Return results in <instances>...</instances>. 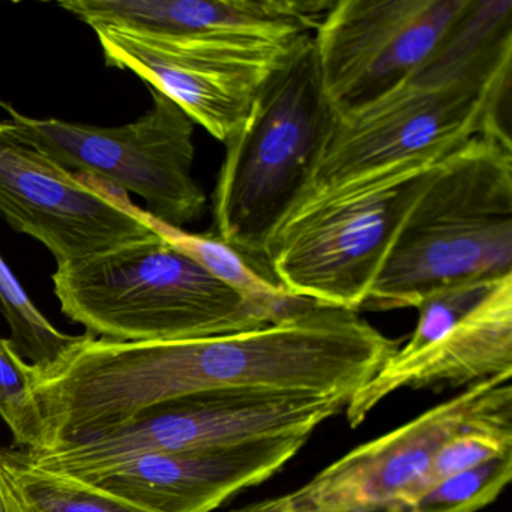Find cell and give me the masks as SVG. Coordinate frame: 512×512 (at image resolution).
Masks as SVG:
<instances>
[{
  "label": "cell",
  "instance_id": "6da1fadb",
  "mask_svg": "<svg viewBox=\"0 0 512 512\" xmlns=\"http://www.w3.org/2000/svg\"><path fill=\"white\" fill-rule=\"evenodd\" d=\"M397 341L356 311L313 304L253 331L175 341L80 340L37 380L50 437L65 443L119 427L152 404L209 391L352 398Z\"/></svg>",
  "mask_w": 512,
  "mask_h": 512
},
{
  "label": "cell",
  "instance_id": "7a4b0ae2",
  "mask_svg": "<svg viewBox=\"0 0 512 512\" xmlns=\"http://www.w3.org/2000/svg\"><path fill=\"white\" fill-rule=\"evenodd\" d=\"M512 275V142L449 152L398 232L361 311L416 307L449 284Z\"/></svg>",
  "mask_w": 512,
  "mask_h": 512
},
{
  "label": "cell",
  "instance_id": "3957f363",
  "mask_svg": "<svg viewBox=\"0 0 512 512\" xmlns=\"http://www.w3.org/2000/svg\"><path fill=\"white\" fill-rule=\"evenodd\" d=\"M53 286L62 313L107 340H193L274 325L157 229L58 266Z\"/></svg>",
  "mask_w": 512,
  "mask_h": 512
},
{
  "label": "cell",
  "instance_id": "277c9868",
  "mask_svg": "<svg viewBox=\"0 0 512 512\" xmlns=\"http://www.w3.org/2000/svg\"><path fill=\"white\" fill-rule=\"evenodd\" d=\"M335 116L311 35L272 71L224 140L215 233L254 263H263L269 238L305 193Z\"/></svg>",
  "mask_w": 512,
  "mask_h": 512
},
{
  "label": "cell",
  "instance_id": "5b68a950",
  "mask_svg": "<svg viewBox=\"0 0 512 512\" xmlns=\"http://www.w3.org/2000/svg\"><path fill=\"white\" fill-rule=\"evenodd\" d=\"M511 73L509 55L455 76H415L370 106L335 116L292 212L389 167L442 157L478 134L511 142Z\"/></svg>",
  "mask_w": 512,
  "mask_h": 512
},
{
  "label": "cell",
  "instance_id": "8992f818",
  "mask_svg": "<svg viewBox=\"0 0 512 512\" xmlns=\"http://www.w3.org/2000/svg\"><path fill=\"white\" fill-rule=\"evenodd\" d=\"M446 155L389 167L296 209L266 244V274L290 295L359 313Z\"/></svg>",
  "mask_w": 512,
  "mask_h": 512
},
{
  "label": "cell",
  "instance_id": "52a82bcc",
  "mask_svg": "<svg viewBox=\"0 0 512 512\" xmlns=\"http://www.w3.org/2000/svg\"><path fill=\"white\" fill-rule=\"evenodd\" d=\"M338 395L272 391H209L146 407L119 427L76 437L43 454L37 466L86 482L152 452L218 448L269 437L310 434L346 409Z\"/></svg>",
  "mask_w": 512,
  "mask_h": 512
},
{
  "label": "cell",
  "instance_id": "ba28073f",
  "mask_svg": "<svg viewBox=\"0 0 512 512\" xmlns=\"http://www.w3.org/2000/svg\"><path fill=\"white\" fill-rule=\"evenodd\" d=\"M151 89V88H149ZM146 115L116 128L61 119H34L0 101L11 134L67 170L88 173L145 200L164 226L182 229L202 217L206 196L193 178V119L166 95L151 89Z\"/></svg>",
  "mask_w": 512,
  "mask_h": 512
},
{
  "label": "cell",
  "instance_id": "9c48e42d",
  "mask_svg": "<svg viewBox=\"0 0 512 512\" xmlns=\"http://www.w3.org/2000/svg\"><path fill=\"white\" fill-rule=\"evenodd\" d=\"M512 376H497L347 452L283 496L230 512H413L439 446L458 431L512 416Z\"/></svg>",
  "mask_w": 512,
  "mask_h": 512
},
{
  "label": "cell",
  "instance_id": "30bf717a",
  "mask_svg": "<svg viewBox=\"0 0 512 512\" xmlns=\"http://www.w3.org/2000/svg\"><path fill=\"white\" fill-rule=\"evenodd\" d=\"M469 0H335L313 34L337 115L391 94L434 55Z\"/></svg>",
  "mask_w": 512,
  "mask_h": 512
},
{
  "label": "cell",
  "instance_id": "8fae6325",
  "mask_svg": "<svg viewBox=\"0 0 512 512\" xmlns=\"http://www.w3.org/2000/svg\"><path fill=\"white\" fill-rule=\"evenodd\" d=\"M106 64L133 71L224 142L241 124L272 71L299 40L173 38L95 28Z\"/></svg>",
  "mask_w": 512,
  "mask_h": 512
},
{
  "label": "cell",
  "instance_id": "7c38bea8",
  "mask_svg": "<svg viewBox=\"0 0 512 512\" xmlns=\"http://www.w3.org/2000/svg\"><path fill=\"white\" fill-rule=\"evenodd\" d=\"M0 217L46 245L58 266L155 232L146 212L20 142L8 122H0Z\"/></svg>",
  "mask_w": 512,
  "mask_h": 512
},
{
  "label": "cell",
  "instance_id": "4fadbf2b",
  "mask_svg": "<svg viewBox=\"0 0 512 512\" xmlns=\"http://www.w3.org/2000/svg\"><path fill=\"white\" fill-rule=\"evenodd\" d=\"M310 434L269 437L218 448L152 452L92 482L149 512H211L280 472Z\"/></svg>",
  "mask_w": 512,
  "mask_h": 512
},
{
  "label": "cell",
  "instance_id": "5bb4252c",
  "mask_svg": "<svg viewBox=\"0 0 512 512\" xmlns=\"http://www.w3.org/2000/svg\"><path fill=\"white\" fill-rule=\"evenodd\" d=\"M332 2L301 0H70L61 8L92 29L173 38L299 40L313 35Z\"/></svg>",
  "mask_w": 512,
  "mask_h": 512
},
{
  "label": "cell",
  "instance_id": "9a60e30c",
  "mask_svg": "<svg viewBox=\"0 0 512 512\" xmlns=\"http://www.w3.org/2000/svg\"><path fill=\"white\" fill-rule=\"evenodd\" d=\"M497 376H512V277L421 352L409 358L389 356L352 395L344 413L356 428L398 389L455 388Z\"/></svg>",
  "mask_w": 512,
  "mask_h": 512
},
{
  "label": "cell",
  "instance_id": "2e32d148",
  "mask_svg": "<svg viewBox=\"0 0 512 512\" xmlns=\"http://www.w3.org/2000/svg\"><path fill=\"white\" fill-rule=\"evenodd\" d=\"M152 224L173 247L187 254L220 283L226 284L242 298L268 314L274 323L290 319L316 304L308 299L290 295L268 274L260 272L259 266L253 265L250 257L227 244L217 233H188L182 229L164 226L154 218Z\"/></svg>",
  "mask_w": 512,
  "mask_h": 512
},
{
  "label": "cell",
  "instance_id": "e0dca14e",
  "mask_svg": "<svg viewBox=\"0 0 512 512\" xmlns=\"http://www.w3.org/2000/svg\"><path fill=\"white\" fill-rule=\"evenodd\" d=\"M0 461L23 512H149L97 484L37 466L26 451L0 449Z\"/></svg>",
  "mask_w": 512,
  "mask_h": 512
},
{
  "label": "cell",
  "instance_id": "ac0fdd59",
  "mask_svg": "<svg viewBox=\"0 0 512 512\" xmlns=\"http://www.w3.org/2000/svg\"><path fill=\"white\" fill-rule=\"evenodd\" d=\"M0 311L10 326L8 338L40 373L50 370L80 340L56 329L35 307L16 275L0 256Z\"/></svg>",
  "mask_w": 512,
  "mask_h": 512
},
{
  "label": "cell",
  "instance_id": "d6986e66",
  "mask_svg": "<svg viewBox=\"0 0 512 512\" xmlns=\"http://www.w3.org/2000/svg\"><path fill=\"white\" fill-rule=\"evenodd\" d=\"M37 379V368L16 352L8 338L0 337V416L13 433L14 445L29 454H43L50 448L35 395Z\"/></svg>",
  "mask_w": 512,
  "mask_h": 512
},
{
  "label": "cell",
  "instance_id": "ffe728a7",
  "mask_svg": "<svg viewBox=\"0 0 512 512\" xmlns=\"http://www.w3.org/2000/svg\"><path fill=\"white\" fill-rule=\"evenodd\" d=\"M512 478V454L454 473L425 491L413 512H478L497 499Z\"/></svg>",
  "mask_w": 512,
  "mask_h": 512
},
{
  "label": "cell",
  "instance_id": "44dd1931",
  "mask_svg": "<svg viewBox=\"0 0 512 512\" xmlns=\"http://www.w3.org/2000/svg\"><path fill=\"white\" fill-rule=\"evenodd\" d=\"M509 454H512V416L464 428L434 452L425 475V491L454 473Z\"/></svg>",
  "mask_w": 512,
  "mask_h": 512
},
{
  "label": "cell",
  "instance_id": "7402d4cb",
  "mask_svg": "<svg viewBox=\"0 0 512 512\" xmlns=\"http://www.w3.org/2000/svg\"><path fill=\"white\" fill-rule=\"evenodd\" d=\"M505 278L449 284L425 296L415 307L419 311L415 331L404 347L395 350V358H409L430 346L446 329L451 328L458 320L482 304Z\"/></svg>",
  "mask_w": 512,
  "mask_h": 512
},
{
  "label": "cell",
  "instance_id": "603a6c76",
  "mask_svg": "<svg viewBox=\"0 0 512 512\" xmlns=\"http://www.w3.org/2000/svg\"><path fill=\"white\" fill-rule=\"evenodd\" d=\"M0 512H23L0 461Z\"/></svg>",
  "mask_w": 512,
  "mask_h": 512
}]
</instances>
